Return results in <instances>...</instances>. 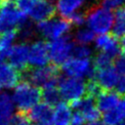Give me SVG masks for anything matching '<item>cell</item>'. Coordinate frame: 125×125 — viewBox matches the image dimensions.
Segmentation results:
<instances>
[{
  "mask_svg": "<svg viewBox=\"0 0 125 125\" xmlns=\"http://www.w3.org/2000/svg\"><path fill=\"white\" fill-rule=\"evenodd\" d=\"M22 79V73L10 64L5 63L0 69V87L13 88L17 87Z\"/></svg>",
  "mask_w": 125,
  "mask_h": 125,
  "instance_id": "obj_16",
  "label": "cell"
},
{
  "mask_svg": "<svg viewBox=\"0 0 125 125\" xmlns=\"http://www.w3.org/2000/svg\"><path fill=\"white\" fill-rule=\"evenodd\" d=\"M62 68L63 72L70 77L81 78L87 75L89 79H91L95 74V70L91 67V62L89 59H69L62 64Z\"/></svg>",
  "mask_w": 125,
  "mask_h": 125,
  "instance_id": "obj_8",
  "label": "cell"
},
{
  "mask_svg": "<svg viewBox=\"0 0 125 125\" xmlns=\"http://www.w3.org/2000/svg\"><path fill=\"white\" fill-rule=\"evenodd\" d=\"M82 2L83 0H58L57 9L62 19L67 20L82 5Z\"/></svg>",
  "mask_w": 125,
  "mask_h": 125,
  "instance_id": "obj_19",
  "label": "cell"
},
{
  "mask_svg": "<svg viewBox=\"0 0 125 125\" xmlns=\"http://www.w3.org/2000/svg\"><path fill=\"white\" fill-rule=\"evenodd\" d=\"M115 110L117 112V115H118L120 121L125 120V97H123V99L120 101L118 105L115 107Z\"/></svg>",
  "mask_w": 125,
  "mask_h": 125,
  "instance_id": "obj_31",
  "label": "cell"
},
{
  "mask_svg": "<svg viewBox=\"0 0 125 125\" xmlns=\"http://www.w3.org/2000/svg\"><path fill=\"white\" fill-rule=\"evenodd\" d=\"M115 92L119 96H125V76L119 78L117 85L115 87Z\"/></svg>",
  "mask_w": 125,
  "mask_h": 125,
  "instance_id": "obj_32",
  "label": "cell"
},
{
  "mask_svg": "<svg viewBox=\"0 0 125 125\" xmlns=\"http://www.w3.org/2000/svg\"><path fill=\"white\" fill-rule=\"evenodd\" d=\"M35 125H50V124H35Z\"/></svg>",
  "mask_w": 125,
  "mask_h": 125,
  "instance_id": "obj_37",
  "label": "cell"
},
{
  "mask_svg": "<svg viewBox=\"0 0 125 125\" xmlns=\"http://www.w3.org/2000/svg\"><path fill=\"white\" fill-rule=\"evenodd\" d=\"M1 1H2V0H0V3H1Z\"/></svg>",
  "mask_w": 125,
  "mask_h": 125,
  "instance_id": "obj_39",
  "label": "cell"
},
{
  "mask_svg": "<svg viewBox=\"0 0 125 125\" xmlns=\"http://www.w3.org/2000/svg\"><path fill=\"white\" fill-rule=\"evenodd\" d=\"M96 47L101 49L102 52L108 54L114 60L119 56V51L121 49L120 42L112 33L102 34L96 39Z\"/></svg>",
  "mask_w": 125,
  "mask_h": 125,
  "instance_id": "obj_14",
  "label": "cell"
},
{
  "mask_svg": "<svg viewBox=\"0 0 125 125\" xmlns=\"http://www.w3.org/2000/svg\"><path fill=\"white\" fill-rule=\"evenodd\" d=\"M119 42H120V47L122 49V52L125 53V35L123 37H121V39H120Z\"/></svg>",
  "mask_w": 125,
  "mask_h": 125,
  "instance_id": "obj_34",
  "label": "cell"
},
{
  "mask_svg": "<svg viewBox=\"0 0 125 125\" xmlns=\"http://www.w3.org/2000/svg\"><path fill=\"white\" fill-rule=\"evenodd\" d=\"M58 88L61 97L71 104L86 96V82L82 78L63 77L59 79Z\"/></svg>",
  "mask_w": 125,
  "mask_h": 125,
  "instance_id": "obj_5",
  "label": "cell"
},
{
  "mask_svg": "<svg viewBox=\"0 0 125 125\" xmlns=\"http://www.w3.org/2000/svg\"><path fill=\"white\" fill-rule=\"evenodd\" d=\"M19 30H11L3 33L0 36V56L5 58L8 51L12 48V43L17 37Z\"/></svg>",
  "mask_w": 125,
  "mask_h": 125,
  "instance_id": "obj_23",
  "label": "cell"
},
{
  "mask_svg": "<svg viewBox=\"0 0 125 125\" xmlns=\"http://www.w3.org/2000/svg\"><path fill=\"white\" fill-rule=\"evenodd\" d=\"M68 104L70 105V107H73L74 109H76L77 112L81 113L84 116L85 120L89 122L98 121L99 118L101 117L100 110L95 104V99L91 97L85 96L84 98Z\"/></svg>",
  "mask_w": 125,
  "mask_h": 125,
  "instance_id": "obj_12",
  "label": "cell"
},
{
  "mask_svg": "<svg viewBox=\"0 0 125 125\" xmlns=\"http://www.w3.org/2000/svg\"><path fill=\"white\" fill-rule=\"evenodd\" d=\"M99 1H100V0H99ZM103 1H105V0H103Z\"/></svg>",
  "mask_w": 125,
  "mask_h": 125,
  "instance_id": "obj_38",
  "label": "cell"
},
{
  "mask_svg": "<svg viewBox=\"0 0 125 125\" xmlns=\"http://www.w3.org/2000/svg\"><path fill=\"white\" fill-rule=\"evenodd\" d=\"M67 21L74 25H82L86 21V16L82 13H74L72 16H70Z\"/></svg>",
  "mask_w": 125,
  "mask_h": 125,
  "instance_id": "obj_29",
  "label": "cell"
},
{
  "mask_svg": "<svg viewBox=\"0 0 125 125\" xmlns=\"http://www.w3.org/2000/svg\"><path fill=\"white\" fill-rule=\"evenodd\" d=\"M93 78L99 83L104 91H111L113 88L116 87L119 80L118 71L112 66L100 70H95Z\"/></svg>",
  "mask_w": 125,
  "mask_h": 125,
  "instance_id": "obj_13",
  "label": "cell"
},
{
  "mask_svg": "<svg viewBox=\"0 0 125 125\" xmlns=\"http://www.w3.org/2000/svg\"><path fill=\"white\" fill-rule=\"evenodd\" d=\"M124 3H125V0H105L103 2V7L107 10L117 9V8L119 9Z\"/></svg>",
  "mask_w": 125,
  "mask_h": 125,
  "instance_id": "obj_30",
  "label": "cell"
},
{
  "mask_svg": "<svg viewBox=\"0 0 125 125\" xmlns=\"http://www.w3.org/2000/svg\"><path fill=\"white\" fill-rule=\"evenodd\" d=\"M86 22L93 32L102 34H106L110 30L113 23L112 13L102 7L94 5L88 8L85 12Z\"/></svg>",
  "mask_w": 125,
  "mask_h": 125,
  "instance_id": "obj_4",
  "label": "cell"
},
{
  "mask_svg": "<svg viewBox=\"0 0 125 125\" xmlns=\"http://www.w3.org/2000/svg\"><path fill=\"white\" fill-rule=\"evenodd\" d=\"M57 13V7L51 0H35L28 12L29 17L35 21L52 20Z\"/></svg>",
  "mask_w": 125,
  "mask_h": 125,
  "instance_id": "obj_11",
  "label": "cell"
},
{
  "mask_svg": "<svg viewBox=\"0 0 125 125\" xmlns=\"http://www.w3.org/2000/svg\"><path fill=\"white\" fill-rule=\"evenodd\" d=\"M60 66L51 63L41 67H28L22 72L23 81H27L36 87L58 85Z\"/></svg>",
  "mask_w": 125,
  "mask_h": 125,
  "instance_id": "obj_2",
  "label": "cell"
},
{
  "mask_svg": "<svg viewBox=\"0 0 125 125\" xmlns=\"http://www.w3.org/2000/svg\"><path fill=\"white\" fill-rule=\"evenodd\" d=\"M29 119L26 112L18 111L13 117L8 121V125H29Z\"/></svg>",
  "mask_w": 125,
  "mask_h": 125,
  "instance_id": "obj_26",
  "label": "cell"
},
{
  "mask_svg": "<svg viewBox=\"0 0 125 125\" xmlns=\"http://www.w3.org/2000/svg\"><path fill=\"white\" fill-rule=\"evenodd\" d=\"M14 104L11 96L5 92L0 93V121H6L11 116Z\"/></svg>",
  "mask_w": 125,
  "mask_h": 125,
  "instance_id": "obj_21",
  "label": "cell"
},
{
  "mask_svg": "<svg viewBox=\"0 0 125 125\" xmlns=\"http://www.w3.org/2000/svg\"><path fill=\"white\" fill-rule=\"evenodd\" d=\"M116 38L125 35V6L117 9L115 12V21L111 32Z\"/></svg>",
  "mask_w": 125,
  "mask_h": 125,
  "instance_id": "obj_22",
  "label": "cell"
},
{
  "mask_svg": "<svg viewBox=\"0 0 125 125\" xmlns=\"http://www.w3.org/2000/svg\"><path fill=\"white\" fill-rule=\"evenodd\" d=\"M26 16L14 0H2L0 3V32L19 30L26 23Z\"/></svg>",
  "mask_w": 125,
  "mask_h": 125,
  "instance_id": "obj_1",
  "label": "cell"
},
{
  "mask_svg": "<svg viewBox=\"0 0 125 125\" xmlns=\"http://www.w3.org/2000/svg\"><path fill=\"white\" fill-rule=\"evenodd\" d=\"M86 125H106L104 122H102V121H100V120H98V121H93V122H89L88 124H86Z\"/></svg>",
  "mask_w": 125,
  "mask_h": 125,
  "instance_id": "obj_35",
  "label": "cell"
},
{
  "mask_svg": "<svg viewBox=\"0 0 125 125\" xmlns=\"http://www.w3.org/2000/svg\"><path fill=\"white\" fill-rule=\"evenodd\" d=\"M117 125H125V122H121V123H119V124H117Z\"/></svg>",
  "mask_w": 125,
  "mask_h": 125,
  "instance_id": "obj_36",
  "label": "cell"
},
{
  "mask_svg": "<svg viewBox=\"0 0 125 125\" xmlns=\"http://www.w3.org/2000/svg\"><path fill=\"white\" fill-rule=\"evenodd\" d=\"M71 27V23L65 19H55L41 21L37 24L38 32L45 38L53 41L61 38Z\"/></svg>",
  "mask_w": 125,
  "mask_h": 125,
  "instance_id": "obj_7",
  "label": "cell"
},
{
  "mask_svg": "<svg viewBox=\"0 0 125 125\" xmlns=\"http://www.w3.org/2000/svg\"><path fill=\"white\" fill-rule=\"evenodd\" d=\"M42 99V90L27 81H21L14 91L13 100L21 112H28Z\"/></svg>",
  "mask_w": 125,
  "mask_h": 125,
  "instance_id": "obj_3",
  "label": "cell"
},
{
  "mask_svg": "<svg viewBox=\"0 0 125 125\" xmlns=\"http://www.w3.org/2000/svg\"><path fill=\"white\" fill-rule=\"evenodd\" d=\"M71 109L67 103H60L54 109L53 123L55 125H69L71 121Z\"/></svg>",
  "mask_w": 125,
  "mask_h": 125,
  "instance_id": "obj_18",
  "label": "cell"
},
{
  "mask_svg": "<svg viewBox=\"0 0 125 125\" xmlns=\"http://www.w3.org/2000/svg\"><path fill=\"white\" fill-rule=\"evenodd\" d=\"M114 59L104 52H100L93 59V68L94 70L104 69L109 66H112V62Z\"/></svg>",
  "mask_w": 125,
  "mask_h": 125,
  "instance_id": "obj_24",
  "label": "cell"
},
{
  "mask_svg": "<svg viewBox=\"0 0 125 125\" xmlns=\"http://www.w3.org/2000/svg\"><path fill=\"white\" fill-rule=\"evenodd\" d=\"M95 34L91 29L82 28L79 29L75 34V41L78 42L80 45H86L94 40Z\"/></svg>",
  "mask_w": 125,
  "mask_h": 125,
  "instance_id": "obj_25",
  "label": "cell"
},
{
  "mask_svg": "<svg viewBox=\"0 0 125 125\" xmlns=\"http://www.w3.org/2000/svg\"><path fill=\"white\" fill-rule=\"evenodd\" d=\"M26 114L30 121L37 122L38 124H50L51 121H53L54 110L49 104L39 103L26 112Z\"/></svg>",
  "mask_w": 125,
  "mask_h": 125,
  "instance_id": "obj_15",
  "label": "cell"
},
{
  "mask_svg": "<svg viewBox=\"0 0 125 125\" xmlns=\"http://www.w3.org/2000/svg\"><path fill=\"white\" fill-rule=\"evenodd\" d=\"M120 96L113 91H103L98 98L96 99L97 107L100 111H103L104 113L115 108L119 102Z\"/></svg>",
  "mask_w": 125,
  "mask_h": 125,
  "instance_id": "obj_17",
  "label": "cell"
},
{
  "mask_svg": "<svg viewBox=\"0 0 125 125\" xmlns=\"http://www.w3.org/2000/svg\"><path fill=\"white\" fill-rule=\"evenodd\" d=\"M114 65L118 73H121L123 76H125V53L122 52L115 60H114Z\"/></svg>",
  "mask_w": 125,
  "mask_h": 125,
  "instance_id": "obj_28",
  "label": "cell"
},
{
  "mask_svg": "<svg viewBox=\"0 0 125 125\" xmlns=\"http://www.w3.org/2000/svg\"><path fill=\"white\" fill-rule=\"evenodd\" d=\"M84 116L79 113V112H75L73 115H72V118H71V121H70V124L69 125H83L84 123Z\"/></svg>",
  "mask_w": 125,
  "mask_h": 125,
  "instance_id": "obj_33",
  "label": "cell"
},
{
  "mask_svg": "<svg viewBox=\"0 0 125 125\" xmlns=\"http://www.w3.org/2000/svg\"><path fill=\"white\" fill-rule=\"evenodd\" d=\"M42 100L50 106H57L61 102V94L58 85L47 86L42 89Z\"/></svg>",
  "mask_w": 125,
  "mask_h": 125,
  "instance_id": "obj_20",
  "label": "cell"
},
{
  "mask_svg": "<svg viewBox=\"0 0 125 125\" xmlns=\"http://www.w3.org/2000/svg\"><path fill=\"white\" fill-rule=\"evenodd\" d=\"M50 60L49 43L44 40L35 41L29 47L28 65L29 67L45 66Z\"/></svg>",
  "mask_w": 125,
  "mask_h": 125,
  "instance_id": "obj_10",
  "label": "cell"
},
{
  "mask_svg": "<svg viewBox=\"0 0 125 125\" xmlns=\"http://www.w3.org/2000/svg\"><path fill=\"white\" fill-rule=\"evenodd\" d=\"M74 43L71 41L69 36H62L49 43L50 60L52 62L58 66L63 64L72 56Z\"/></svg>",
  "mask_w": 125,
  "mask_h": 125,
  "instance_id": "obj_6",
  "label": "cell"
},
{
  "mask_svg": "<svg viewBox=\"0 0 125 125\" xmlns=\"http://www.w3.org/2000/svg\"><path fill=\"white\" fill-rule=\"evenodd\" d=\"M28 54L29 47L25 43H20L13 46L6 54L5 58H7L10 65H12L22 73L29 67Z\"/></svg>",
  "mask_w": 125,
  "mask_h": 125,
  "instance_id": "obj_9",
  "label": "cell"
},
{
  "mask_svg": "<svg viewBox=\"0 0 125 125\" xmlns=\"http://www.w3.org/2000/svg\"><path fill=\"white\" fill-rule=\"evenodd\" d=\"M72 56L75 59H89V57L91 56V49L86 45L74 46Z\"/></svg>",
  "mask_w": 125,
  "mask_h": 125,
  "instance_id": "obj_27",
  "label": "cell"
}]
</instances>
